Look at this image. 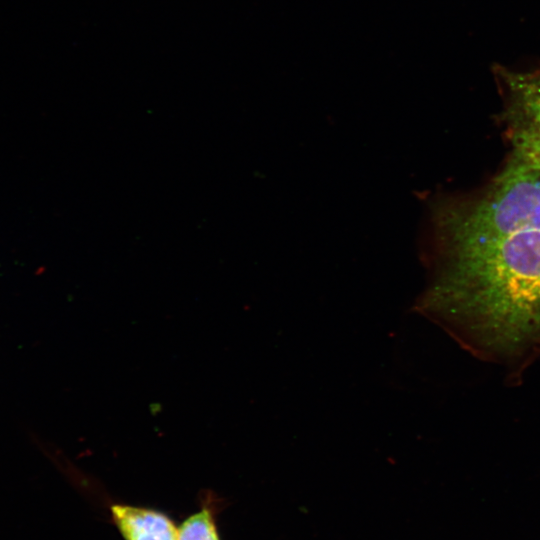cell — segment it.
<instances>
[{
	"mask_svg": "<svg viewBox=\"0 0 540 540\" xmlns=\"http://www.w3.org/2000/svg\"><path fill=\"white\" fill-rule=\"evenodd\" d=\"M416 310L484 360L540 353V230L448 251Z\"/></svg>",
	"mask_w": 540,
	"mask_h": 540,
	"instance_id": "cell-1",
	"label": "cell"
},
{
	"mask_svg": "<svg viewBox=\"0 0 540 540\" xmlns=\"http://www.w3.org/2000/svg\"><path fill=\"white\" fill-rule=\"evenodd\" d=\"M442 225L447 252L540 230V169L513 152L486 193L448 213Z\"/></svg>",
	"mask_w": 540,
	"mask_h": 540,
	"instance_id": "cell-2",
	"label": "cell"
},
{
	"mask_svg": "<svg viewBox=\"0 0 540 540\" xmlns=\"http://www.w3.org/2000/svg\"><path fill=\"white\" fill-rule=\"evenodd\" d=\"M493 74L513 152L524 157L540 156V65L525 72L495 66Z\"/></svg>",
	"mask_w": 540,
	"mask_h": 540,
	"instance_id": "cell-3",
	"label": "cell"
},
{
	"mask_svg": "<svg viewBox=\"0 0 540 540\" xmlns=\"http://www.w3.org/2000/svg\"><path fill=\"white\" fill-rule=\"evenodd\" d=\"M110 513L124 540H179L174 521L156 509L113 504Z\"/></svg>",
	"mask_w": 540,
	"mask_h": 540,
	"instance_id": "cell-4",
	"label": "cell"
},
{
	"mask_svg": "<svg viewBox=\"0 0 540 540\" xmlns=\"http://www.w3.org/2000/svg\"><path fill=\"white\" fill-rule=\"evenodd\" d=\"M179 540H220L214 511L207 505L189 517L178 527Z\"/></svg>",
	"mask_w": 540,
	"mask_h": 540,
	"instance_id": "cell-5",
	"label": "cell"
},
{
	"mask_svg": "<svg viewBox=\"0 0 540 540\" xmlns=\"http://www.w3.org/2000/svg\"><path fill=\"white\" fill-rule=\"evenodd\" d=\"M524 158L527 159L528 161H530L532 164H534L537 168L540 169V156H537V157H524Z\"/></svg>",
	"mask_w": 540,
	"mask_h": 540,
	"instance_id": "cell-6",
	"label": "cell"
}]
</instances>
